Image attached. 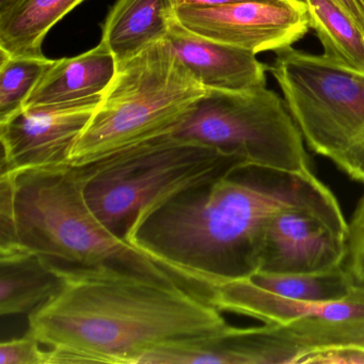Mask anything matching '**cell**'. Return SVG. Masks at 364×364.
I'll return each instance as SVG.
<instances>
[{"label":"cell","mask_w":364,"mask_h":364,"mask_svg":"<svg viewBox=\"0 0 364 364\" xmlns=\"http://www.w3.org/2000/svg\"><path fill=\"white\" fill-rule=\"evenodd\" d=\"M353 21L364 29V8L358 0H333Z\"/></svg>","instance_id":"cell-24"},{"label":"cell","mask_w":364,"mask_h":364,"mask_svg":"<svg viewBox=\"0 0 364 364\" xmlns=\"http://www.w3.org/2000/svg\"><path fill=\"white\" fill-rule=\"evenodd\" d=\"M117 71L118 65L114 55L101 42L84 54L55 60L38 82L25 107L103 97Z\"/></svg>","instance_id":"cell-14"},{"label":"cell","mask_w":364,"mask_h":364,"mask_svg":"<svg viewBox=\"0 0 364 364\" xmlns=\"http://www.w3.org/2000/svg\"><path fill=\"white\" fill-rule=\"evenodd\" d=\"M267 71L306 146L364 185V74L291 46Z\"/></svg>","instance_id":"cell-6"},{"label":"cell","mask_w":364,"mask_h":364,"mask_svg":"<svg viewBox=\"0 0 364 364\" xmlns=\"http://www.w3.org/2000/svg\"><path fill=\"white\" fill-rule=\"evenodd\" d=\"M174 14L193 33L255 55L289 48L310 29L304 0H257L216 7H180Z\"/></svg>","instance_id":"cell-10"},{"label":"cell","mask_w":364,"mask_h":364,"mask_svg":"<svg viewBox=\"0 0 364 364\" xmlns=\"http://www.w3.org/2000/svg\"><path fill=\"white\" fill-rule=\"evenodd\" d=\"M166 39L205 89L247 91L266 87L267 67L252 53L202 37L183 26L176 18Z\"/></svg>","instance_id":"cell-13"},{"label":"cell","mask_w":364,"mask_h":364,"mask_svg":"<svg viewBox=\"0 0 364 364\" xmlns=\"http://www.w3.org/2000/svg\"><path fill=\"white\" fill-rule=\"evenodd\" d=\"M102 97L31 106L0 122L1 172L68 165Z\"/></svg>","instance_id":"cell-11"},{"label":"cell","mask_w":364,"mask_h":364,"mask_svg":"<svg viewBox=\"0 0 364 364\" xmlns=\"http://www.w3.org/2000/svg\"><path fill=\"white\" fill-rule=\"evenodd\" d=\"M85 0H5L0 4V53L43 58L50 29Z\"/></svg>","instance_id":"cell-16"},{"label":"cell","mask_w":364,"mask_h":364,"mask_svg":"<svg viewBox=\"0 0 364 364\" xmlns=\"http://www.w3.org/2000/svg\"><path fill=\"white\" fill-rule=\"evenodd\" d=\"M252 284L281 297L302 301H330L346 297L357 283L342 266L336 269L306 274L257 272L248 278Z\"/></svg>","instance_id":"cell-19"},{"label":"cell","mask_w":364,"mask_h":364,"mask_svg":"<svg viewBox=\"0 0 364 364\" xmlns=\"http://www.w3.org/2000/svg\"><path fill=\"white\" fill-rule=\"evenodd\" d=\"M37 338L26 333L23 338L4 341L0 344L1 364H50L48 349Z\"/></svg>","instance_id":"cell-22"},{"label":"cell","mask_w":364,"mask_h":364,"mask_svg":"<svg viewBox=\"0 0 364 364\" xmlns=\"http://www.w3.org/2000/svg\"><path fill=\"white\" fill-rule=\"evenodd\" d=\"M358 1H359L360 5L364 8V0H358Z\"/></svg>","instance_id":"cell-25"},{"label":"cell","mask_w":364,"mask_h":364,"mask_svg":"<svg viewBox=\"0 0 364 364\" xmlns=\"http://www.w3.org/2000/svg\"><path fill=\"white\" fill-rule=\"evenodd\" d=\"M174 11L172 0H117L104 22L101 42L118 68L165 40Z\"/></svg>","instance_id":"cell-15"},{"label":"cell","mask_w":364,"mask_h":364,"mask_svg":"<svg viewBox=\"0 0 364 364\" xmlns=\"http://www.w3.org/2000/svg\"><path fill=\"white\" fill-rule=\"evenodd\" d=\"M347 233L338 201L285 208L266 228L259 272L306 274L342 267Z\"/></svg>","instance_id":"cell-9"},{"label":"cell","mask_w":364,"mask_h":364,"mask_svg":"<svg viewBox=\"0 0 364 364\" xmlns=\"http://www.w3.org/2000/svg\"><path fill=\"white\" fill-rule=\"evenodd\" d=\"M301 350L278 325L234 327L225 333L178 343L166 351L169 364H293Z\"/></svg>","instance_id":"cell-12"},{"label":"cell","mask_w":364,"mask_h":364,"mask_svg":"<svg viewBox=\"0 0 364 364\" xmlns=\"http://www.w3.org/2000/svg\"><path fill=\"white\" fill-rule=\"evenodd\" d=\"M173 134L237 153L252 165L313 173L306 142L284 99L266 87L247 91L208 89Z\"/></svg>","instance_id":"cell-7"},{"label":"cell","mask_w":364,"mask_h":364,"mask_svg":"<svg viewBox=\"0 0 364 364\" xmlns=\"http://www.w3.org/2000/svg\"><path fill=\"white\" fill-rule=\"evenodd\" d=\"M336 201L314 173L246 165L149 210L123 238L215 293L259 272L266 228L274 215Z\"/></svg>","instance_id":"cell-1"},{"label":"cell","mask_w":364,"mask_h":364,"mask_svg":"<svg viewBox=\"0 0 364 364\" xmlns=\"http://www.w3.org/2000/svg\"><path fill=\"white\" fill-rule=\"evenodd\" d=\"M323 55L364 74V29L333 0H304Z\"/></svg>","instance_id":"cell-18"},{"label":"cell","mask_w":364,"mask_h":364,"mask_svg":"<svg viewBox=\"0 0 364 364\" xmlns=\"http://www.w3.org/2000/svg\"><path fill=\"white\" fill-rule=\"evenodd\" d=\"M4 1H5V0H0V4L4 3Z\"/></svg>","instance_id":"cell-26"},{"label":"cell","mask_w":364,"mask_h":364,"mask_svg":"<svg viewBox=\"0 0 364 364\" xmlns=\"http://www.w3.org/2000/svg\"><path fill=\"white\" fill-rule=\"evenodd\" d=\"M55 60L0 53V122L24 109L38 82Z\"/></svg>","instance_id":"cell-20"},{"label":"cell","mask_w":364,"mask_h":364,"mask_svg":"<svg viewBox=\"0 0 364 364\" xmlns=\"http://www.w3.org/2000/svg\"><path fill=\"white\" fill-rule=\"evenodd\" d=\"M60 289L31 312L50 364H138L153 349L233 328L210 300L173 283L103 268L54 270Z\"/></svg>","instance_id":"cell-2"},{"label":"cell","mask_w":364,"mask_h":364,"mask_svg":"<svg viewBox=\"0 0 364 364\" xmlns=\"http://www.w3.org/2000/svg\"><path fill=\"white\" fill-rule=\"evenodd\" d=\"M246 165L237 153L168 133L74 167L95 216L123 238L149 210Z\"/></svg>","instance_id":"cell-4"},{"label":"cell","mask_w":364,"mask_h":364,"mask_svg":"<svg viewBox=\"0 0 364 364\" xmlns=\"http://www.w3.org/2000/svg\"><path fill=\"white\" fill-rule=\"evenodd\" d=\"M22 248L53 270L110 269L208 293L114 234L95 216L77 168L63 165L1 172L0 250Z\"/></svg>","instance_id":"cell-3"},{"label":"cell","mask_w":364,"mask_h":364,"mask_svg":"<svg viewBox=\"0 0 364 364\" xmlns=\"http://www.w3.org/2000/svg\"><path fill=\"white\" fill-rule=\"evenodd\" d=\"M240 1H257V0H172V4L176 9L180 7H216V6L228 5V4L240 3Z\"/></svg>","instance_id":"cell-23"},{"label":"cell","mask_w":364,"mask_h":364,"mask_svg":"<svg viewBox=\"0 0 364 364\" xmlns=\"http://www.w3.org/2000/svg\"><path fill=\"white\" fill-rule=\"evenodd\" d=\"M206 91L167 39L153 44L118 68L68 165H86L173 133Z\"/></svg>","instance_id":"cell-5"},{"label":"cell","mask_w":364,"mask_h":364,"mask_svg":"<svg viewBox=\"0 0 364 364\" xmlns=\"http://www.w3.org/2000/svg\"><path fill=\"white\" fill-rule=\"evenodd\" d=\"M61 287V278L39 257L22 248L0 251V314L33 312Z\"/></svg>","instance_id":"cell-17"},{"label":"cell","mask_w":364,"mask_h":364,"mask_svg":"<svg viewBox=\"0 0 364 364\" xmlns=\"http://www.w3.org/2000/svg\"><path fill=\"white\" fill-rule=\"evenodd\" d=\"M344 267L350 272L357 284L364 285V193L348 221Z\"/></svg>","instance_id":"cell-21"},{"label":"cell","mask_w":364,"mask_h":364,"mask_svg":"<svg viewBox=\"0 0 364 364\" xmlns=\"http://www.w3.org/2000/svg\"><path fill=\"white\" fill-rule=\"evenodd\" d=\"M212 304L221 312L280 326L301 350L299 363L313 353L364 349V285L355 284L342 299L302 301L274 295L242 279L217 287Z\"/></svg>","instance_id":"cell-8"}]
</instances>
